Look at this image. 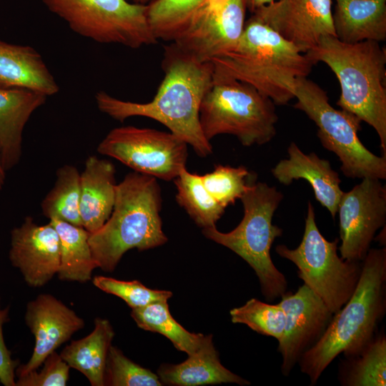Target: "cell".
I'll list each match as a JSON object with an SVG mask.
<instances>
[{"label": "cell", "mask_w": 386, "mask_h": 386, "mask_svg": "<svg viewBox=\"0 0 386 386\" xmlns=\"http://www.w3.org/2000/svg\"><path fill=\"white\" fill-rule=\"evenodd\" d=\"M9 257L24 281L32 287H41L57 274L60 263L59 238L54 226L36 224L30 216L11 232Z\"/></svg>", "instance_id": "obj_16"}, {"label": "cell", "mask_w": 386, "mask_h": 386, "mask_svg": "<svg viewBox=\"0 0 386 386\" xmlns=\"http://www.w3.org/2000/svg\"><path fill=\"white\" fill-rule=\"evenodd\" d=\"M249 174L244 166L232 167L219 164L212 172L200 177L208 192L226 208L241 198L247 187Z\"/></svg>", "instance_id": "obj_32"}, {"label": "cell", "mask_w": 386, "mask_h": 386, "mask_svg": "<svg viewBox=\"0 0 386 386\" xmlns=\"http://www.w3.org/2000/svg\"><path fill=\"white\" fill-rule=\"evenodd\" d=\"M25 322L34 335L35 346L29 362L16 367L17 377L39 368L49 355L84 327L82 318L49 294H41L27 304Z\"/></svg>", "instance_id": "obj_17"}, {"label": "cell", "mask_w": 386, "mask_h": 386, "mask_svg": "<svg viewBox=\"0 0 386 386\" xmlns=\"http://www.w3.org/2000/svg\"><path fill=\"white\" fill-rule=\"evenodd\" d=\"M276 0H245L247 9L252 14L259 8Z\"/></svg>", "instance_id": "obj_37"}, {"label": "cell", "mask_w": 386, "mask_h": 386, "mask_svg": "<svg viewBox=\"0 0 386 386\" xmlns=\"http://www.w3.org/2000/svg\"><path fill=\"white\" fill-rule=\"evenodd\" d=\"M335 36L347 44L386 39V0H335Z\"/></svg>", "instance_id": "obj_23"}, {"label": "cell", "mask_w": 386, "mask_h": 386, "mask_svg": "<svg viewBox=\"0 0 386 386\" xmlns=\"http://www.w3.org/2000/svg\"><path fill=\"white\" fill-rule=\"evenodd\" d=\"M385 286L386 248L370 249L353 294L298 362L312 385L340 353L347 358L355 357L374 339L385 312Z\"/></svg>", "instance_id": "obj_2"}, {"label": "cell", "mask_w": 386, "mask_h": 386, "mask_svg": "<svg viewBox=\"0 0 386 386\" xmlns=\"http://www.w3.org/2000/svg\"><path fill=\"white\" fill-rule=\"evenodd\" d=\"M340 239L328 241L320 232L313 205L308 202L305 231L295 249L279 244L276 252L294 263L297 275L324 302L332 314L340 310L353 294L362 262H350L337 254Z\"/></svg>", "instance_id": "obj_9"}, {"label": "cell", "mask_w": 386, "mask_h": 386, "mask_svg": "<svg viewBox=\"0 0 386 386\" xmlns=\"http://www.w3.org/2000/svg\"><path fill=\"white\" fill-rule=\"evenodd\" d=\"M252 15L303 54L322 37L335 36L332 0H276Z\"/></svg>", "instance_id": "obj_14"}, {"label": "cell", "mask_w": 386, "mask_h": 386, "mask_svg": "<svg viewBox=\"0 0 386 386\" xmlns=\"http://www.w3.org/2000/svg\"><path fill=\"white\" fill-rule=\"evenodd\" d=\"M164 49V76L152 101H124L100 91L95 95L97 107L119 122L137 116L154 119L205 157L212 153V146L202 132L199 110L213 81V64L195 61L173 44Z\"/></svg>", "instance_id": "obj_1"}, {"label": "cell", "mask_w": 386, "mask_h": 386, "mask_svg": "<svg viewBox=\"0 0 386 386\" xmlns=\"http://www.w3.org/2000/svg\"><path fill=\"white\" fill-rule=\"evenodd\" d=\"M116 169L107 159L89 156L80 174L79 213L82 227L92 234L109 218L116 197Z\"/></svg>", "instance_id": "obj_19"}, {"label": "cell", "mask_w": 386, "mask_h": 386, "mask_svg": "<svg viewBox=\"0 0 386 386\" xmlns=\"http://www.w3.org/2000/svg\"><path fill=\"white\" fill-rule=\"evenodd\" d=\"M305 54L330 68L341 89L337 105L376 131L386 155L385 48L375 41L347 44L326 36Z\"/></svg>", "instance_id": "obj_4"}, {"label": "cell", "mask_w": 386, "mask_h": 386, "mask_svg": "<svg viewBox=\"0 0 386 386\" xmlns=\"http://www.w3.org/2000/svg\"><path fill=\"white\" fill-rule=\"evenodd\" d=\"M162 202L161 189L154 177L132 172L117 184L109 218L89 237L97 267L112 272L128 250L144 251L167 242L160 217Z\"/></svg>", "instance_id": "obj_5"}, {"label": "cell", "mask_w": 386, "mask_h": 386, "mask_svg": "<svg viewBox=\"0 0 386 386\" xmlns=\"http://www.w3.org/2000/svg\"><path fill=\"white\" fill-rule=\"evenodd\" d=\"M6 170L5 169V167L3 164L1 154V150H0V193L3 189V187L4 185L5 182V178H6Z\"/></svg>", "instance_id": "obj_38"}, {"label": "cell", "mask_w": 386, "mask_h": 386, "mask_svg": "<svg viewBox=\"0 0 386 386\" xmlns=\"http://www.w3.org/2000/svg\"><path fill=\"white\" fill-rule=\"evenodd\" d=\"M131 316L139 327L164 335L177 350L188 355L195 352L206 339L207 335L192 333L179 324L169 310L167 300L132 309Z\"/></svg>", "instance_id": "obj_26"}, {"label": "cell", "mask_w": 386, "mask_h": 386, "mask_svg": "<svg viewBox=\"0 0 386 386\" xmlns=\"http://www.w3.org/2000/svg\"><path fill=\"white\" fill-rule=\"evenodd\" d=\"M92 282L99 290L122 299L132 309L157 301L168 300L172 296L170 291L152 290L137 280L122 281L112 277L96 276Z\"/></svg>", "instance_id": "obj_34"}, {"label": "cell", "mask_w": 386, "mask_h": 386, "mask_svg": "<svg viewBox=\"0 0 386 386\" xmlns=\"http://www.w3.org/2000/svg\"><path fill=\"white\" fill-rule=\"evenodd\" d=\"M132 2L140 4H148L153 0H132Z\"/></svg>", "instance_id": "obj_39"}, {"label": "cell", "mask_w": 386, "mask_h": 386, "mask_svg": "<svg viewBox=\"0 0 386 386\" xmlns=\"http://www.w3.org/2000/svg\"><path fill=\"white\" fill-rule=\"evenodd\" d=\"M341 382L347 386H385L386 385V338L384 334L374 339L357 355L347 358L341 372Z\"/></svg>", "instance_id": "obj_29"}, {"label": "cell", "mask_w": 386, "mask_h": 386, "mask_svg": "<svg viewBox=\"0 0 386 386\" xmlns=\"http://www.w3.org/2000/svg\"><path fill=\"white\" fill-rule=\"evenodd\" d=\"M76 34L100 44L131 49L156 44L147 4L128 0H42Z\"/></svg>", "instance_id": "obj_10"}, {"label": "cell", "mask_w": 386, "mask_h": 386, "mask_svg": "<svg viewBox=\"0 0 386 386\" xmlns=\"http://www.w3.org/2000/svg\"><path fill=\"white\" fill-rule=\"evenodd\" d=\"M177 187L176 201L202 229L215 227L225 208L219 204L204 187L200 175L183 168L174 179Z\"/></svg>", "instance_id": "obj_27"}, {"label": "cell", "mask_w": 386, "mask_h": 386, "mask_svg": "<svg viewBox=\"0 0 386 386\" xmlns=\"http://www.w3.org/2000/svg\"><path fill=\"white\" fill-rule=\"evenodd\" d=\"M43 368L38 372L31 371L18 377L16 386H65L69 368V365L55 351L44 361Z\"/></svg>", "instance_id": "obj_35"}, {"label": "cell", "mask_w": 386, "mask_h": 386, "mask_svg": "<svg viewBox=\"0 0 386 386\" xmlns=\"http://www.w3.org/2000/svg\"><path fill=\"white\" fill-rule=\"evenodd\" d=\"M112 386H160L157 375L129 358L116 347H110L107 355L104 385Z\"/></svg>", "instance_id": "obj_33"}, {"label": "cell", "mask_w": 386, "mask_h": 386, "mask_svg": "<svg viewBox=\"0 0 386 386\" xmlns=\"http://www.w3.org/2000/svg\"><path fill=\"white\" fill-rule=\"evenodd\" d=\"M282 198L275 187L257 182V175L250 172L247 187L240 198L244 207L240 223L227 233L216 227L202 229L204 237L229 248L249 264L268 302L283 296L287 288L284 275L274 266L270 255L273 242L282 234V229L272 224Z\"/></svg>", "instance_id": "obj_6"}, {"label": "cell", "mask_w": 386, "mask_h": 386, "mask_svg": "<svg viewBox=\"0 0 386 386\" xmlns=\"http://www.w3.org/2000/svg\"><path fill=\"white\" fill-rule=\"evenodd\" d=\"M114 336L109 321L96 318L93 331L66 345L60 356L70 367L81 372L92 386H103L107 355Z\"/></svg>", "instance_id": "obj_24"}, {"label": "cell", "mask_w": 386, "mask_h": 386, "mask_svg": "<svg viewBox=\"0 0 386 386\" xmlns=\"http://www.w3.org/2000/svg\"><path fill=\"white\" fill-rule=\"evenodd\" d=\"M275 106L250 84L214 74L200 106L201 128L209 142L227 134L245 147L264 144L277 133Z\"/></svg>", "instance_id": "obj_7"}, {"label": "cell", "mask_w": 386, "mask_h": 386, "mask_svg": "<svg viewBox=\"0 0 386 386\" xmlns=\"http://www.w3.org/2000/svg\"><path fill=\"white\" fill-rule=\"evenodd\" d=\"M278 303L285 314V325L278 351L281 372L288 376L302 355L321 337L333 314L306 284L295 293H285Z\"/></svg>", "instance_id": "obj_15"}, {"label": "cell", "mask_w": 386, "mask_h": 386, "mask_svg": "<svg viewBox=\"0 0 386 386\" xmlns=\"http://www.w3.org/2000/svg\"><path fill=\"white\" fill-rule=\"evenodd\" d=\"M0 88L24 89L46 96L59 87L41 54L27 45L0 40Z\"/></svg>", "instance_id": "obj_20"}, {"label": "cell", "mask_w": 386, "mask_h": 386, "mask_svg": "<svg viewBox=\"0 0 386 386\" xmlns=\"http://www.w3.org/2000/svg\"><path fill=\"white\" fill-rule=\"evenodd\" d=\"M290 90L297 99L293 107L315 123L322 145L337 156L346 177L385 179L386 155L377 156L362 143L357 135L362 129L358 117L335 109L327 92L307 77L297 78Z\"/></svg>", "instance_id": "obj_8"}, {"label": "cell", "mask_w": 386, "mask_h": 386, "mask_svg": "<svg viewBox=\"0 0 386 386\" xmlns=\"http://www.w3.org/2000/svg\"><path fill=\"white\" fill-rule=\"evenodd\" d=\"M52 189L41 203L43 214L82 227L79 213L80 174L73 165L64 164L56 172Z\"/></svg>", "instance_id": "obj_28"}, {"label": "cell", "mask_w": 386, "mask_h": 386, "mask_svg": "<svg viewBox=\"0 0 386 386\" xmlns=\"http://www.w3.org/2000/svg\"><path fill=\"white\" fill-rule=\"evenodd\" d=\"M207 0H153L147 19L157 40L173 41Z\"/></svg>", "instance_id": "obj_30"}, {"label": "cell", "mask_w": 386, "mask_h": 386, "mask_svg": "<svg viewBox=\"0 0 386 386\" xmlns=\"http://www.w3.org/2000/svg\"><path fill=\"white\" fill-rule=\"evenodd\" d=\"M214 74L247 83L276 105L294 99L290 90L315 64L292 44L251 16L236 46L211 61Z\"/></svg>", "instance_id": "obj_3"}, {"label": "cell", "mask_w": 386, "mask_h": 386, "mask_svg": "<svg viewBox=\"0 0 386 386\" xmlns=\"http://www.w3.org/2000/svg\"><path fill=\"white\" fill-rule=\"evenodd\" d=\"M233 323H242L263 335L279 341L284 334L285 314L279 304L264 303L255 298L229 312Z\"/></svg>", "instance_id": "obj_31"}, {"label": "cell", "mask_w": 386, "mask_h": 386, "mask_svg": "<svg viewBox=\"0 0 386 386\" xmlns=\"http://www.w3.org/2000/svg\"><path fill=\"white\" fill-rule=\"evenodd\" d=\"M59 238L60 263L57 272L59 279L86 282L91 279L97 266L89 243V233L83 227L67 222L51 219Z\"/></svg>", "instance_id": "obj_25"}, {"label": "cell", "mask_w": 386, "mask_h": 386, "mask_svg": "<svg viewBox=\"0 0 386 386\" xmlns=\"http://www.w3.org/2000/svg\"><path fill=\"white\" fill-rule=\"evenodd\" d=\"M288 159L280 160L272 169L273 177L281 184H290L294 180L303 179L312 187L315 199L327 208L335 218L344 192L341 179L328 160L320 158L315 153L305 154L292 142L287 148Z\"/></svg>", "instance_id": "obj_18"}, {"label": "cell", "mask_w": 386, "mask_h": 386, "mask_svg": "<svg viewBox=\"0 0 386 386\" xmlns=\"http://www.w3.org/2000/svg\"><path fill=\"white\" fill-rule=\"evenodd\" d=\"M97 152L141 174L174 180L186 167L187 144L171 132L133 126L112 129Z\"/></svg>", "instance_id": "obj_11"}, {"label": "cell", "mask_w": 386, "mask_h": 386, "mask_svg": "<svg viewBox=\"0 0 386 386\" xmlns=\"http://www.w3.org/2000/svg\"><path fill=\"white\" fill-rule=\"evenodd\" d=\"M157 374L162 383L177 386L250 384L221 364L211 335L206 336L200 347L189 355L185 361L177 365L163 364L159 367Z\"/></svg>", "instance_id": "obj_22"}, {"label": "cell", "mask_w": 386, "mask_h": 386, "mask_svg": "<svg viewBox=\"0 0 386 386\" xmlns=\"http://www.w3.org/2000/svg\"><path fill=\"white\" fill-rule=\"evenodd\" d=\"M247 10L245 0H207L172 44L197 61L211 62L236 46Z\"/></svg>", "instance_id": "obj_12"}, {"label": "cell", "mask_w": 386, "mask_h": 386, "mask_svg": "<svg viewBox=\"0 0 386 386\" xmlns=\"http://www.w3.org/2000/svg\"><path fill=\"white\" fill-rule=\"evenodd\" d=\"M9 307L2 309L0 305V382L4 386H16L14 379L19 361L11 358L3 335V325L9 320Z\"/></svg>", "instance_id": "obj_36"}, {"label": "cell", "mask_w": 386, "mask_h": 386, "mask_svg": "<svg viewBox=\"0 0 386 386\" xmlns=\"http://www.w3.org/2000/svg\"><path fill=\"white\" fill-rule=\"evenodd\" d=\"M343 192L337 212L341 258L362 262L376 232L386 220V187L378 179L366 177Z\"/></svg>", "instance_id": "obj_13"}, {"label": "cell", "mask_w": 386, "mask_h": 386, "mask_svg": "<svg viewBox=\"0 0 386 386\" xmlns=\"http://www.w3.org/2000/svg\"><path fill=\"white\" fill-rule=\"evenodd\" d=\"M46 97L31 90L0 88V150L6 172L20 162L24 127Z\"/></svg>", "instance_id": "obj_21"}]
</instances>
